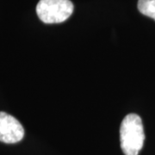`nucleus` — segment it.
Segmentation results:
<instances>
[{"label": "nucleus", "instance_id": "nucleus-1", "mask_svg": "<svg viewBox=\"0 0 155 155\" xmlns=\"http://www.w3.org/2000/svg\"><path fill=\"white\" fill-rule=\"evenodd\" d=\"M144 127L141 118L136 114H128L120 127L121 148L125 155H138L143 147Z\"/></svg>", "mask_w": 155, "mask_h": 155}, {"label": "nucleus", "instance_id": "nucleus-2", "mask_svg": "<svg viewBox=\"0 0 155 155\" xmlns=\"http://www.w3.org/2000/svg\"><path fill=\"white\" fill-rule=\"evenodd\" d=\"M73 9L70 0H40L36 13L44 23H61L71 17Z\"/></svg>", "mask_w": 155, "mask_h": 155}, {"label": "nucleus", "instance_id": "nucleus-3", "mask_svg": "<svg viewBox=\"0 0 155 155\" xmlns=\"http://www.w3.org/2000/svg\"><path fill=\"white\" fill-rule=\"evenodd\" d=\"M24 136V129L20 122L5 112H0V141L15 144Z\"/></svg>", "mask_w": 155, "mask_h": 155}, {"label": "nucleus", "instance_id": "nucleus-4", "mask_svg": "<svg viewBox=\"0 0 155 155\" xmlns=\"http://www.w3.org/2000/svg\"><path fill=\"white\" fill-rule=\"evenodd\" d=\"M139 11L155 21V0H139Z\"/></svg>", "mask_w": 155, "mask_h": 155}]
</instances>
